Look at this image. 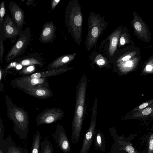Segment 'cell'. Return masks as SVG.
<instances>
[{"instance_id":"6da1fadb","label":"cell","mask_w":153,"mask_h":153,"mask_svg":"<svg viewBox=\"0 0 153 153\" xmlns=\"http://www.w3.org/2000/svg\"><path fill=\"white\" fill-rule=\"evenodd\" d=\"M86 83L85 81L79 85L77 96L76 108L72 125L71 141L77 143L79 141L84 112Z\"/></svg>"},{"instance_id":"7a4b0ae2","label":"cell","mask_w":153,"mask_h":153,"mask_svg":"<svg viewBox=\"0 0 153 153\" xmlns=\"http://www.w3.org/2000/svg\"><path fill=\"white\" fill-rule=\"evenodd\" d=\"M31 31L29 27L24 30H21L15 43L7 54V62L13 60L24 53L30 41Z\"/></svg>"},{"instance_id":"3957f363","label":"cell","mask_w":153,"mask_h":153,"mask_svg":"<svg viewBox=\"0 0 153 153\" xmlns=\"http://www.w3.org/2000/svg\"><path fill=\"white\" fill-rule=\"evenodd\" d=\"M134 19L132 24L137 34L142 40L146 42L150 39V33L146 24L135 12H133Z\"/></svg>"},{"instance_id":"277c9868","label":"cell","mask_w":153,"mask_h":153,"mask_svg":"<svg viewBox=\"0 0 153 153\" xmlns=\"http://www.w3.org/2000/svg\"><path fill=\"white\" fill-rule=\"evenodd\" d=\"M13 22L20 31L25 25L24 14L21 8L15 2H10L8 6Z\"/></svg>"},{"instance_id":"5b68a950","label":"cell","mask_w":153,"mask_h":153,"mask_svg":"<svg viewBox=\"0 0 153 153\" xmlns=\"http://www.w3.org/2000/svg\"><path fill=\"white\" fill-rule=\"evenodd\" d=\"M53 137L58 146L64 153L70 152V143L62 127L59 126H57Z\"/></svg>"},{"instance_id":"8992f818","label":"cell","mask_w":153,"mask_h":153,"mask_svg":"<svg viewBox=\"0 0 153 153\" xmlns=\"http://www.w3.org/2000/svg\"><path fill=\"white\" fill-rule=\"evenodd\" d=\"M2 25L4 34L6 38L12 39L19 35L21 31L18 29L9 15L5 16Z\"/></svg>"},{"instance_id":"52a82bcc","label":"cell","mask_w":153,"mask_h":153,"mask_svg":"<svg viewBox=\"0 0 153 153\" xmlns=\"http://www.w3.org/2000/svg\"><path fill=\"white\" fill-rule=\"evenodd\" d=\"M56 27L53 22H46L44 25L40 35V42L49 43L53 41L56 37Z\"/></svg>"},{"instance_id":"ba28073f","label":"cell","mask_w":153,"mask_h":153,"mask_svg":"<svg viewBox=\"0 0 153 153\" xmlns=\"http://www.w3.org/2000/svg\"><path fill=\"white\" fill-rule=\"evenodd\" d=\"M95 126V119L92 120L79 153H88L89 151L94 137Z\"/></svg>"},{"instance_id":"9c48e42d","label":"cell","mask_w":153,"mask_h":153,"mask_svg":"<svg viewBox=\"0 0 153 153\" xmlns=\"http://www.w3.org/2000/svg\"><path fill=\"white\" fill-rule=\"evenodd\" d=\"M0 149L4 153H29L28 150L20 146H17L10 136L5 140L3 146Z\"/></svg>"},{"instance_id":"30bf717a","label":"cell","mask_w":153,"mask_h":153,"mask_svg":"<svg viewBox=\"0 0 153 153\" xmlns=\"http://www.w3.org/2000/svg\"><path fill=\"white\" fill-rule=\"evenodd\" d=\"M36 53L28 54L23 57L16 59L17 62H13L14 64H20L22 66H27L35 64L41 65L42 62L41 58Z\"/></svg>"},{"instance_id":"8fae6325","label":"cell","mask_w":153,"mask_h":153,"mask_svg":"<svg viewBox=\"0 0 153 153\" xmlns=\"http://www.w3.org/2000/svg\"><path fill=\"white\" fill-rule=\"evenodd\" d=\"M121 33V30H119L114 32L110 36V43L109 47V53L111 56L114 55L117 49Z\"/></svg>"},{"instance_id":"7c38bea8","label":"cell","mask_w":153,"mask_h":153,"mask_svg":"<svg viewBox=\"0 0 153 153\" xmlns=\"http://www.w3.org/2000/svg\"><path fill=\"white\" fill-rule=\"evenodd\" d=\"M76 55V53H74L62 56L53 61L50 65L49 66L54 68L62 66L73 60Z\"/></svg>"},{"instance_id":"4fadbf2b","label":"cell","mask_w":153,"mask_h":153,"mask_svg":"<svg viewBox=\"0 0 153 153\" xmlns=\"http://www.w3.org/2000/svg\"><path fill=\"white\" fill-rule=\"evenodd\" d=\"M40 140V134L37 132L36 133L33 139L30 153H39Z\"/></svg>"},{"instance_id":"5bb4252c","label":"cell","mask_w":153,"mask_h":153,"mask_svg":"<svg viewBox=\"0 0 153 153\" xmlns=\"http://www.w3.org/2000/svg\"><path fill=\"white\" fill-rule=\"evenodd\" d=\"M41 153H53V147L47 139L45 140L41 145Z\"/></svg>"},{"instance_id":"9a60e30c","label":"cell","mask_w":153,"mask_h":153,"mask_svg":"<svg viewBox=\"0 0 153 153\" xmlns=\"http://www.w3.org/2000/svg\"><path fill=\"white\" fill-rule=\"evenodd\" d=\"M100 28L99 26H95L92 27L90 33V38H91V40H92L91 43L92 41L94 42H95V40L99 36L101 31Z\"/></svg>"},{"instance_id":"2e32d148","label":"cell","mask_w":153,"mask_h":153,"mask_svg":"<svg viewBox=\"0 0 153 153\" xmlns=\"http://www.w3.org/2000/svg\"><path fill=\"white\" fill-rule=\"evenodd\" d=\"M136 54L135 52H133L128 53L123 56L122 57L120 58L117 60L118 62L127 61L130 59L131 57L134 56Z\"/></svg>"},{"instance_id":"e0dca14e","label":"cell","mask_w":153,"mask_h":153,"mask_svg":"<svg viewBox=\"0 0 153 153\" xmlns=\"http://www.w3.org/2000/svg\"><path fill=\"white\" fill-rule=\"evenodd\" d=\"M75 16L74 18L73 24L76 27H81L82 22V18L80 13L75 14Z\"/></svg>"},{"instance_id":"ac0fdd59","label":"cell","mask_w":153,"mask_h":153,"mask_svg":"<svg viewBox=\"0 0 153 153\" xmlns=\"http://www.w3.org/2000/svg\"><path fill=\"white\" fill-rule=\"evenodd\" d=\"M0 7V25H1L4 20L3 18L5 13V5L4 1H2L1 2Z\"/></svg>"},{"instance_id":"d6986e66","label":"cell","mask_w":153,"mask_h":153,"mask_svg":"<svg viewBox=\"0 0 153 153\" xmlns=\"http://www.w3.org/2000/svg\"><path fill=\"white\" fill-rule=\"evenodd\" d=\"M129 42V39L127 34L124 33L121 35L120 39V45H123L126 44Z\"/></svg>"},{"instance_id":"ffe728a7","label":"cell","mask_w":153,"mask_h":153,"mask_svg":"<svg viewBox=\"0 0 153 153\" xmlns=\"http://www.w3.org/2000/svg\"><path fill=\"white\" fill-rule=\"evenodd\" d=\"M5 140L4 138V128L2 123H1L0 127V147L3 146Z\"/></svg>"},{"instance_id":"44dd1931","label":"cell","mask_w":153,"mask_h":153,"mask_svg":"<svg viewBox=\"0 0 153 153\" xmlns=\"http://www.w3.org/2000/svg\"><path fill=\"white\" fill-rule=\"evenodd\" d=\"M97 58L96 59L97 64L100 66L104 65L105 63V61L104 58L101 55H98L97 56Z\"/></svg>"},{"instance_id":"7402d4cb","label":"cell","mask_w":153,"mask_h":153,"mask_svg":"<svg viewBox=\"0 0 153 153\" xmlns=\"http://www.w3.org/2000/svg\"><path fill=\"white\" fill-rule=\"evenodd\" d=\"M123 62H124L123 63H120L119 64V65H123V66L126 67H131L133 64V61L129 59L127 61Z\"/></svg>"},{"instance_id":"603a6c76","label":"cell","mask_w":153,"mask_h":153,"mask_svg":"<svg viewBox=\"0 0 153 153\" xmlns=\"http://www.w3.org/2000/svg\"><path fill=\"white\" fill-rule=\"evenodd\" d=\"M0 61L1 62L2 60L3 56L4 47L3 40L0 39Z\"/></svg>"},{"instance_id":"cb8c5ba5","label":"cell","mask_w":153,"mask_h":153,"mask_svg":"<svg viewBox=\"0 0 153 153\" xmlns=\"http://www.w3.org/2000/svg\"><path fill=\"white\" fill-rule=\"evenodd\" d=\"M152 111L151 108L150 107H148L143 110L142 112V114L144 115H147L150 114Z\"/></svg>"},{"instance_id":"d4e9b609","label":"cell","mask_w":153,"mask_h":153,"mask_svg":"<svg viewBox=\"0 0 153 153\" xmlns=\"http://www.w3.org/2000/svg\"><path fill=\"white\" fill-rule=\"evenodd\" d=\"M61 1L60 0H53L51 3V9L52 10H53L58 4L59 2Z\"/></svg>"},{"instance_id":"484cf974","label":"cell","mask_w":153,"mask_h":153,"mask_svg":"<svg viewBox=\"0 0 153 153\" xmlns=\"http://www.w3.org/2000/svg\"><path fill=\"white\" fill-rule=\"evenodd\" d=\"M149 151H151L153 150V134L150 137L149 144Z\"/></svg>"},{"instance_id":"4316f807","label":"cell","mask_w":153,"mask_h":153,"mask_svg":"<svg viewBox=\"0 0 153 153\" xmlns=\"http://www.w3.org/2000/svg\"><path fill=\"white\" fill-rule=\"evenodd\" d=\"M36 94L38 96H41L45 95L46 91L43 89H38L36 92Z\"/></svg>"},{"instance_id":"83f0119b","label":"cell","mask_w":153,"mask_h":153,"mask_svg":"<svg viewBox=\"0 0 153 153\" xmlns=\"http://www.w3.org/2000/svg\"><path fill=\"white\" fill-rule=\"evenodd\" d=\"M126 150L129 153H134V148L131 146H127L126 148Z\"/></svg>"},{"instance_id":"f1b7e54d","label":"cell","mask_w":153,"mask_h":153,"mask_svg":"<svg viewBox=\"0 0 153 153\" xmlns=\"http://www.w3.org/2000/svg\"><path fill=\"white\" fill-rule=\"evenodd\" d=\"M41 80L37 78L32 79L30 80L31 83L33 85H35L41 83Z\"/></svg>"},{"instance_id":"f546056e","label":"cell","mask_w":153,"mask_h":153,"mask_svg":"<svg viewBox=\"0 0 153 153\" xmlns=\"http://www.w3.org/2000/svg\"><path fill=\"white\" fill-rule=\"evenodd\" d=\"M97 141L98 145L101 146L102 144V140L101 136L100 134H98L97 137Z\"/></svg>"},{"instance_id":"4dcf8cb0","label":"cell","mask_w":153,"mask_h":153,"mask_svg":"<svg viewBox=\"0 0 153 153\" xmlns=\"http://www.w3.org/2000/svg\"><path fill=\"white\" fill-rule=\"evenodd\" d=\"M41 76V74L39 73H36L32 74L31 77L32 79L37 78L39 79Z\"/></svg>"},{"instance_id":"1f68e13d","label":"cell","mask_w":153,"mask_h":153,"mask_svg":"<svg viewBox=\"0 0 153 153\" xmlns=\"http://www.w3.org/2000/svg\"><path fill=\"white\" fill-rule=\"evenodd\" d=\"M35 69V67L33 65H30L27 67L26 68V71L29 72H31L33 71Z\"/></svg>"},{"instance_id":"d6a6232c","label":"cell","mask_w":153,"mask_h":153,"mask_svg":"<svg viewBox=\"0 0 153 153\" xmlns=\"http://www.w3.org/2000/svg\"><path fill=\"white\" fill-rule=\"evenodd\" d=\"M152 66L150 64L147 65L146 67V70L147 71H151L152 70Z\"/></svg>"},{"instance_id":"836d02e7","label":"cell","mask_w":153,"mask_h":153,"mask_svg":"<svg viewBox=\"0 0 153 153\" xmlns=\"http://www.w3.org/2000/svg\"><path fill=\"white\" fill-rule=\"evenodd\" d=\"M148 103L147 102L144 103L141 105L139 106V109H143L147 106L148 105Z\"/></svg>"},{"instance_id":"e575fe53","label":"cell","mask_w":153,"mask_h":153,"mask_svg":"<svg viewBox=\"0 0 153 153\" xmlns=\"http://www.w3.org/2000/svg\"><path fill=\"white\" fill-rule=\"evenodd\" d=\"M22 65L20 64H17V65L16 66V69L17 70H20L21 69H22Z\"/></svg>"},{"instance_id":"d590c367","label":"cell","mask_w":153,"mask_h":153,"mask_svg":"<svg viewBox=\"0 0 153 153\" xmlns=\"http://www.w3.org/2000/svg\"><path fill=\"white\" fill-rule=\"evenodd\" d=\"M1 70L0 71V79L1 80Z\"/></svg>"},{"instance_id":"8d00e7d4","label":"cell","mask_w":153,"mask_h":153,"mask_svg":"<svg viewBox=\"0 0 153 153\" xmlns=\"http://www.w3.org/2000/svg\"><path fill=\"white\" fill-rule=\"evenodd\" d=\"M0 153H4L3 150L1 149H0Z\"/></svg>"},{"instance_id":"74e56055","label":"cell","mask_w":153,"mask_h":153,"mask_svg":"<svg viewBox=\"0 0 153 153\" xmlns=\"http://www.w3.org/2000/svg\"><path fill=\"white\" fill-rule=\"evenodd\" d=\"M39 153H41V152H40H40H39Z\"/></svg>"}]
</instances>
